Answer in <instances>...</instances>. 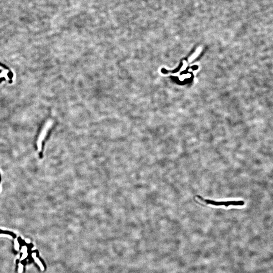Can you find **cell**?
I'll use <instances>...</instances> for the list:
<instances>
[{"label": "cell", "mask_w": 273, "mask_h": 273, "mask_svg": "<svg viewBox=\"0 0 273 273\" xmlns=\"http://www.w3.org/2000/svg\"><path fill=\"white\" fill-rule=\"evenodd\" d=\"M197 197L200 199L201 201L205 202L207 205H211L215 206H224L226 207H228L229 206H242L244 205V202L243 201H216L212 200L205 199L202 198L200 195H197Z\"/></svg>", "instance_id": "obj_1"}, {"label": "cell", "mask_w": 273, "mask_h": 273, "mask_svg": "<svg viewBox=\"0 0 273 273\" xmlns=\"http://www.w3.org/2000/svg\"><path fill=\"white\" fill-rule=\"evenodd\" d=\"M52 125V122L51 121H49L47 123L45 127L43 128L42 131L41 132L40 135L38 139V141L37 142L38 148V151L40 153L42 152V151L43 143L45 138L47 135L48 132L50 130L51 127Z\"/></svg>", "instance_id": "obj_2"}, {"label": "cell", "mask_w": 273, "mask_h": 273, "mask_svg": "<svg viewBox=\"0 0 273 273\" xmlns=\"http://www.w3.org/2000/svg\"><path fill=\"white\" fill-rule=\"evenodd\" d=\"M32 257L34 259V260L35 261L36 263L38 264L41 270L42 271H43L44 270V267L43 266V265L41 263L40 261L39 260L37 257L36 256V253H33L32 255Z\"/></svg>", "instance_id": "obj_3"}, {"label": "cell", "mask_w": 273, "mask_h": 273, "mask_svg": "<svg viewBox=\"0 0 273 273\" xmlns=\"http://www.w3.org/2000/svg\"><path fill=\"white\" fill-rule=\"evenodd\" d=\"M27 249L26 247H24L22 248L21 251L23 253V255L21 259H20V260H23L27 256L28 253H27Z\"/></svg>", "instance_id": "obj_4"}, {"label": "cell", "mask_w": 273, "mask_h": 273, "mask_svg": "<svg viewBox=\"0 0 273 273\" xmlns=\"http://www.w3.org/2000/svg\"><path fill=\"white\" fill-rule=\"evenodd\" d=\"M19 268L18 270L19 272V273H21L23 271V265L21 264H19Z\"/></svg>", "instance_id": "obj_5"}]
</instances>
